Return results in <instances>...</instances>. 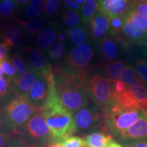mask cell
<instances>
[{
  "label": "cell",
  "mask_w": 147,
  "mask_h": 147,
  "mask_svg": "<svg viewBox=\"0 0 147 147\" xmlns=\"http://www.w3.org/2000/svg\"><path fill=\"white\" fill-rule=\"evenodd\" d=\"M49 83L47 100L41 110L52 135L53 142H61L77 131L74 117L61 102L55 84L54 73L47 78Z\"/></svg>",
  "instance_id": "cell-1"
},
{
  "label": "cell",
  "mask_w": 147,
  "mask_h": 147,
  "mask_svg": "<svg viewBox=\"0 0 147 147\" xmlns=\"http://www.w3.org/2000/svg\"><path fill=\"white\" fill-rule=\"evenodd\" d=\"M57 93L63 106L74 115L89 104L85 75L57 65L53 67Z\"/></svg>",
  "instance_id": "cell-2"
},
{
  "label": "cell",
  "mask_w": 147,
  "mask_h": 147,
  "mask_svg": "<svg viewBox=\"0 0 147 147\" xmlns=\"http://www.w3.org/2000/svg\"><path fill=\"white\" fill-rule=\"evenodd\" d=\"M38 110L27 96H16L0 109V121L16 132Z\"/></svg>",
  "instance_id": "cell-3"
},
{
  "label": "cell",
  "mask_w": 147,
  "mask_h": 147,
  "mask_svg": "<svg viewBox=\"0 0 147 147\" xmlns=\"http://www.w3.org/2000/svg\"><path fill=\"white\" fill-rule=\"evenodd\" d=\"M113 84L112 98L114 104L126 110H147V87L126 85L119 80Z\"/></svg>",
  "instance_id": "cell-4"
},
{
  "label": "cell",
  "mask_w": 147,
  "mask_h": 147,
  "mask_svg": "<svg viewBox=\"0 0 147 147\" xmlns=\"http://www.w3.org/2000/svg\"><path fill=\"white\" fill-rule=\"evenodd\" d=\"M88 96L95 106L103 110L113 104V84L107 76L89 69L84 77Z\"/></svg>",
  "instance_id": "cell-5"
},
{
  "label": "cell",
  "mask_w": 147,
  "mask_h": 147,
  "mask_svg": "<svg viewBox=\"0 0 147 147\" xmlns=\"http://www.w3.org/2000/svg\"><path fill=\"white\" fill-rule=\"evenodd\" d=\"M20 136V138L33 146H45L53 142L52 135L47 125L41 110L36 113L15 132Z\"/></svg>",
  "instance_id": "cell-6"
},
{
  "label": "cell",
  "mask_w": 147,
  "mask_h": 147,
  "mask_svg": "<svg viewBox=\"0 0 147 147\" xmlns=\"http://www.w3.org/2000/svg\"><path fill=\"white\" fill-rule=\"evenodd\" d=\"M104 111L106 131L113 135L119 136L144 115V111L123 109L114 103Z\"/></svg>",
  "instance_id": "cell-7"
},
{
  "label": "cell",
  "mask_w": 147,
  "mask_h": 147,
  "mask_svg": "<svg viewBox=\"0 0 147 147\" xmlns=\"http://www.w3.org/2000/svg\"><path fill=\"white\" fill-rule=\"evenodd\" d=\"M77 131L82 133L106 131V119L104 111L97 106H87L75 114Z\"/></svg>",
  "instance_id": "cell-8"
},
{
  "label": "cell",
  "mask_w": 147,
  "mask_h": 147,
  "mask_svg": "<svg viewBox=\"0 0 147 147\" xmlns=\"http://www.w3.org/2000/svg\"><path fill=\"white\" fill-rule=\"evenodd\" d=\"M93 48L88 42L75 46L62 63L58 65L85 75L90 69L89 65L93 58Z\"/></svg>",
  "instance_id": "cell-9"
},
{
  "label": "cell",
  "mask_w": 147,
  "mask_h": 147,
  "mask_svg": "<svg viewBox=\"0 0 147 147\" xmlns=\"http://www.w3.org/2000/svg\"><path fill=\"white\" fill-rule=\"evenodd\" d=\"M118 41L125 48L129 47L131 44L147 47V35L134 26L126 14L123 19L121 35Z\"/></svg>",
  "instance_id": "cell-10"
},
{
  "label": "cell",
  "mask_w": 147,
  "mask_h": 147,
  "mask_svg": "<svg viewBox=\"0 0 147 147\" xmlns=\"http://www.w3.org/2000/svg\"><path fill=\"white\" fill-rule=\"evenodd\" d=\"M89 26L90 38L97 45H100L106 36H110V18L99 9L90 22Z\"/></svg>",
  "instance_id": "cell-11"
},
{
  "label": "cell",
  "mask_w": 147,
  "mask_h": 147,
  "mask_svg": "<svg viewBox=\"0 0 147 147\" xmlns=\"http://www.w3.org/2000/svg\"><path fill=\"white\" fill-rule=\"evenodd\" d=\"M49 92V80L39 74L29 91L28 97L37 109L42 110L47 100Z\"/></svg>",
  "instance_id": "cell-12"
},
{
  "label": "cell",
  "mask_w": 147,
  "mask_h": 147,
  "mask_svg": "<svg viewBox=\"0 0 147 147\" xmlns=\"http://www.w3.org/2000/svg\"><path fill=\"white\" fill-rule=\"evenodd\" d=\"M132 0H103L98 9L110 18H124L131 10Z\"/></svg>",
  "instance_id": "cell-13"
},
{
  "label": "cell",
  "mask_w": 147,
  "mask_h": 147,
  "mask_svg": "<svg viewBox=\"0 0 147 147\" xmlns=\"http://www.w3.org/2000/svg\"><path fill=\"white\" fill-rule=\"evenodd\" d=\"M39 74L36 70L29 67L23 76L14 78H8L16 97L21 95L28 97L29 91Z\"/></svg>",
  "instance_id": "cell-14"
},
{
  "label": "cell",
  "mask_w": 147,
  "mask_h": 147,
  "mask_svg": "<svg viewBox=\"0 0 147 147\" xmlns=\"http://www.w3.org/2000/svg\"><path fill=\"white\" fill-rule=\"evenodd\" d=\"M29 67L47 77L53 74V67L45 53L39 49H29Z\"/></svg>",
  "instance_id": "cell-15"
},
{
  "label": "cell",
  "mask_w": 147,
  "mask_h": 147,
  "mask_svg": "<svg viewBox=\"0 0 147 147\" xmlns=\"http://www.w3.org/2000/svg\"><path fill=\"white\" fill-rule=\"evenodd\" d=\"M120 42L113 36H106L99 45L100 57L104 63L107 64L117 59L120 55ZM125 48V47H124Z\"/></svg>",
  "instance_id": "cell-16"
},
{
  "label": "cell",
  "mask_w": 147,
  "mask_h": 147,
  "mask_svg": "<svg viewBox=\"0 0 147 147\" xmlns=\"http://www.w3.org/2000/svg\"><path fill=\"white\" fill-rule=\"evenodd\" d=\"M119 136L124 140H140L147 138V121L144 115L139 118Z\"/></svg>",
  "instance_id": "cell-17"
},
{
  "label": "cell",
  "mask_w": 147,
  "mask_h": 147,
  "mask_svg": "<svg viewBox=\"0 0 147 147\" xmlns=\"http://www.w3.org/2000/svg\"><path fill=\"white\" fill-rule=\"evenodd\" d=\"M23 36V29L19 25H8L0 30V37L12 48L17 47L21 43Z\"/></svg>",
  "instance_id": "cell-18"
},
{
  "label": "cell",
  "mask_w": 147,
  "mask_h": 147,
  "mask_svg": "<svg viewBox=\"0 0 147 147\" xmlns=\"http://www.w3.org/2000/svg\"><path fill=\"white\" fill-rule=\"evenodd\" d=\"M86 147H108L113 141L111 136L104 132L90 134L84 138Z\"/></svg>",
  "instance_id": "cell-19"
},
{
  "label": "cell",
  "mask_w": 147,
  "mask_h": 147,
  "mask_svg": "<svg viewBox=\"0 0 147 147\" xmlns=\"http://www.w3.org/2000/svg\"><path fill=\"white\" fill-rule=\"evenodd\" d=\"M67 38L74 46H78L87 42L90 38L89 31L84 25L69 28L66 32Z\"/></svg>",
  "instance_id": "cell-20"
},
{
  "label": "cell",
  "mask_w": 147,
  "mask_h": 147,
  "mask_svg": "<svg viewBox=\"0 0 147 147\" xmlns=\"http://www.w3.org/2000/svg\"><path fill=\"white\" fill-rule=\"evenodd\" d=\"M57 38V31L55 27L44 29L38 34L36 44L39 49H47L53 45Z\"/></svg>",
  "instance_id": "cell-21"
},
{
  "label": "cell",
  "mask_w": 147,
  "mask_h": 147,
  "mask_svg": "<svg viewBox=\"0 0 147 147\" xmlns=\"http://www.w3.org/2000/svg\"><path fill=\"white\" fill-rule=\"evenodd\" d=\"M127 64L123 63L120 60H115L105 64V71L108 78L112 83L120 80V78Z\"/></svg>",
  "instance_id": "cell-22"
},
{
  "label": "cell",
  "mask_w": 147,
  "mask_h": 147,
  "mask_svg": "<svg viewBox=\"0 0 147 147\" xmlns=\"http://www.w3.org/2000/svg\"><path fill=\"white\" fill-rule=\"evenodd\" d=\"M120 81L126 85H144L143 80L138 74L136 68L133 65H127L120 78Z\"/></svg>",
  "instance_id": "cell-23"
},
{
  "label": "cell",
  "mask_w": 147,
  "mask_h": 147,
  "mask_svg": "<svg viewBox=\"0 0 147 147\" xmlns=\"http://www.w3.org/2000/svg\"><path fill=\"white\" fill-rule=\"evenodd\" d=\"M16 0H4L0 3V20L6 22L12 19L18 9Z\"/></svg>",
  "instance_id": "cell-24"
},
{
  "label": "cell",
  "mask_w": 147,
  "mask_h": 147,
  "mask_svg": "<svg viewBox=\"0 0 147 147\" xmlns=\"http://www.w3.org/2000/svg\"><path fill=\"white\" fill-rule=\"evenodd\" d=\"M97 10L98 3L96 0H84L80 10L82 22L85 25H89Z\"/></svg>",
  "instance_id": "cell-25"
},
{
  "label": "cell",
  "mask_w": 147,
  "mask_h": 147,
  "mask_svg": "<svg viewBox=\"0 0 147 147\" xmlns=\"http://www.w3.org/2000/svg\"><path fill=\"white\" fill-rule=\"evenodd\" d=\"M65 44L63 41L58 40L49 48V50L47 51V58L52 61H59L65 55Z\"/></svg>",
  "instance_id": "cell-26"
},
{
  "label": "cell",
  "mask_w": 147,
  "mask_h": 147,
  "mask_svg": "<svg viewBox=\"0 0 147 147\" xmlns=\"http://www.w3.org/2000/svg\"><path fill=\"white\" fill-rule=\"evenodd\" d=\"M14 95L8 77H0V104L8 102Z\"/></svg>",
  "instance_id": "cell-27"
},
{
  "label": "cell",
  "mask_w": 147,
  "mask_h": 147,
  "mask_svg": "<svg viewBox=\"0 0 147 147\" xmlns=\"http://www.w3.org/2000/svg\"><path fill=\"white\" fill-rule=\"evenodd\" d=\"M16 23L23 27L24 31L27 34H36L40 32L45 26V21L39 19L30 20L27 21H21L18 20Z\"/></svg>",
  "instance_id": "cell-28"
},
{
  "label": "cell",
  "mask_w": 147,
  "mask_h": 147,
  "mask_svg": "<svg viewBox=\"0 0 147 147\" xmlns=\"http://www.w3.org/2000/svg\"><path fill=\"white\" fill-rule=\"evenodd\" d=\"M44 1L45 0H29L25 12L27 17L31 19L38 17L43 9Z\"/></svg>",
  "instance_id": "cell-29"
},
{
  "label": "cell",
  "mask_w": 147,
  "mask_h": 147,
  "mask_svg": "<svg viewBox=\"0 0 147 147\" xmlns=\"http://www.w3.org/2000/svg\"><path fill=\"white\" fill-rule=\"evenodd\" d=\"M62 20L64 25L69 28L78 26L82 22L81 16H80L78 12L71 10H67L64 12L62 16Z\"/></svg>",
  "instance_id": "cell-30"
},
{
  "label": "cell",
  "mask_w": 147,
  "mask_h": 147,
  "mask_svg": "<svg viewBox=\"0 0 147 147\" xmlns=\"http://www.w3.org/2000/svg\"><path fill=\"white\" fill-rule=\"evenodd\" d=\"M127 15L134 26L140 29L145 34L147 35V19L142 17L133 10L129 11Z\"/></svg>",
  "instance_id": "cell-31"
},
{
  "label": "cell",
  "mask_w": 147,
  "mask_h": 147,
  "mask_svg": "<svg viewBox=\"0 0 147 147\" xmlns=\"http://www.w3.org/2000/svg\"><path fill=\"white\" fill-rule=\"evenodd\" d=\"M61 0H45L43 5L44 14L47 17L56 15L59 11Z\"/></svg>",
  "instance_id": "cell-32"
},
{
  "label": "cell",
  "mask_w": 147,
  "mask_h": 147,
  "mask_svg": "<svg viewBox=\"0 0 147 147\" xmlns=\"http://www.w3.org/2000/svg\"><path fill=\"white\" fill-rule=\"evenodd\" d=\"M10 59L13 64L17 71L18 77L23 76L29 69V67L26 64V62L23 57L19 55H13L10 58Z\"/></svg>",
  "instance_id": "cell-33"
},
{
  "label": "cell",
  "mask_w": 147,
  "mask_h": 147,
  "mask_svg": "<svg viewBox=\"0 0 147 147\" xmlns=\"http://www.w3.org/2000/svg\"><path fill=\"white\" fill-rule=\"evenodd\" d=\"M0 67L8 78H14L18 77L15 67L11 62L9 57L5 58L2 61L0 62Z\"/></svg>",
  "instance_id": "cell-34"
},
{
  "label": "cell",
  "mask_w": 147,
  "mask_h": 147,
  "mask_svg": "<svg viewBox=\"0 0 147 147\" xmlns=\"http://www.w3.org/2000/svg\"><path fill=\"white\" fill-rule=\"evenodd\" d=\"M131 10L147 19V0H132Z\"/></svg>",
  "instance_id": "cell-35"
},
{
  "label": "cell",
  "mask_w": 147,
  "mask_h": 147,
  "mask_svg": "<svg viewBox=\"0 0 147 147\" xmlns=\"http://www.w3.org/2000/svg\"><path fill=\"white\" fill-rule=\"evenodd\" d=\"M60 143L64 147H86L84 138L78 136H70Z\"/></svg>",
  "instance_id": "cell-36"
},
{
  "label": "cell",
  "mask_w": 147,
  "mask_h": 147,
  "mask_svg": "<svg viewBox=\"0 0 147 147\" xmlns=\"http://www.w3.org/2000/svg\"><path fill=\"white\" fill-rule=\"evenodd\" d=\"M136 70L147 87V61L145 59H139L136 62Z\"/></svg>",
  "instance_id": "cell-37"
},
{
  "label": "cell",
  "mask_w": 147,
  "mask_h": 147,
  "mask_svg": "<svg viewBox=\"0 0 147 147\" xmlns=\"http://www.w3.org/2000/svg\"><path fill=\"white\" fill-rule=\"evenodd\" d=\"M84 0H63L64 5L67 10H74L80 13Z\"/></svg>",
  "instance_id": "cell-38"
},
{
  "label": "cell",
  "mask_w": 147,
  "mask_h": 147,
  "mask_svg": "<svg viewBox=\"0 0 147 147\" xmlns=\"http://www.w3.org/2000/svg\"><path fill=\"white\" fill-rule=\"evenodd\" d=\"M4 147H34L23 140L19 138H12Z\"/></svg>",
  "instance_id": "cell-39"
},
{
  "label": "cell",
  "mask_w": 147,
  "mask_h": 147,
  "mask_svg": "<svg viewBox=\"0 0 147 147\" xmlns=\"http://www.w3.org/2000/svg\"><path fill=\"white\" fill-rule=\"evenodd\" d=\"M10 47L6 43H0V62L8 57Z\"/></svg>",
  "instance_id": "cell-40"
},
{
  "label": "cell",
  "mask_w": 147,
  "mask_h": 147,
  "mask_svg": "<svg viewBox=\"0 0 147 147\" xmlns=\"http://www.w3.org/2000/svg\"><path fill=\"white\" fill-rule=\"evenodd\" d=\"M12 139L11 135L3 134L0 131V147H4Z\"/></svg>",
  "instance_id": "cell-41"
},
{
  "label": "cell",
  "mask_w": 147,
  "mask_h": 147,
  "mask_svg": "<svg viewBox=\"0 0 147 147\" xmlns=\"http://www.w3.org/2000/svg\"><path fill=\"white\" fill-rule=\"evenodd\" d=\"M127 147H147V139L140 140L138 142L129 145Z\"/></svg>",
  "instance_id": "cell-42"
},
{
  "label": "cell",
  "mask_w": 147,
  "mask_h": 147,
  "mask_svg": "<svg viewBox=\"0 0 147 147\" xmlns=\"http://www.w3.org/2000/svg\"><path fill=\"white\" fill-rule=\"evenodd\" d=\"M46 147H64L59 142H52L47 144Z\"/></svg>",
  "instance_id": "cell-43"
},
{
  "label": "cell",
  "mask_w": 147,
  "mask_h": 147,
  "mask_svg": "<svg viewBox=\"0 0 147 147\" xmlns=\"http://www.w3.org/2000/svg\"><path fill=\"white\" fill-rule=\"evenodd\" d=\"M29 1V0H16V2H17L18 7L25 6V5L28 3Z\"/></svg>",
  "instance_id": "cell-44"
},
{
  "label": "cell",
  "mask_w": 147,
  "mask_h": 147,
  "mask_svg": "<svg viewBox=\"0 0 147 147\" xmlns=\"http://www.w3.org/2000/svg\"><path fill=\"white\" fill-rule=\"evenodd\" d=\"M108 147H123V146H121V145L119 144V143L115 142H114V141H113V142L110 143V145Z\"/></svg>",
  "instance_id": "cell-45"
},
{
  "label": "cell",
  "mask_w": 147,
  "mask_h": 147,
  "mask_svg": "<svg viewBox=\"0 0 147 147\" xmlns=\"http://www.w3.org/2000/svg\"><path fill=\"white\" fill-rule=\"evenodd\" d=\"M3 72L2 69H1V67H0V77H3Z\"/></svg>",
  "instance_id": "cell-46"
},
{
  "label": "cell",
  "mask_w": 147,
  "mask_h": 147,
  "mask_svg": "<svg viewBox=\"0 0 147 147\" xmlns=\"http://www.w3.org/2000/svg\"><path fill=\"white\" fill-rule=\"evenodd\" d=\"M96 1H97V3H99L102 2V1H103V0H96Z\"/></svg>",
  "instance_id": "cell-47"
},
{
  "label": "cell",
  "mask_w": 147,
  "mask_h": 147,
  "mask_svg": "<svg viewBox=\"0 0 147 147\" xmlns=\"http://www.w3.org/2000/svg\"><path fill=\"white\" fill-rule=\"evenodd\" d=\"M34 147H46L45 146H34Z\"/></svg>",
  "instance_id": "cell-48"
},
{
  "label": "cell",
  "mask_w": 147,
  "mask_h": 147,
  "mask_svg": "<svg viewBox=\"0 0 147 147\" xmlns=\"http://www.w3.org/2000/svg\"><path fill=\"white\" fill-rule=\"evenodd\" d=\"M4 1V0H0V1Z\"/></svg>",
  "instance_id": "cell-49"
}]
</instances>
